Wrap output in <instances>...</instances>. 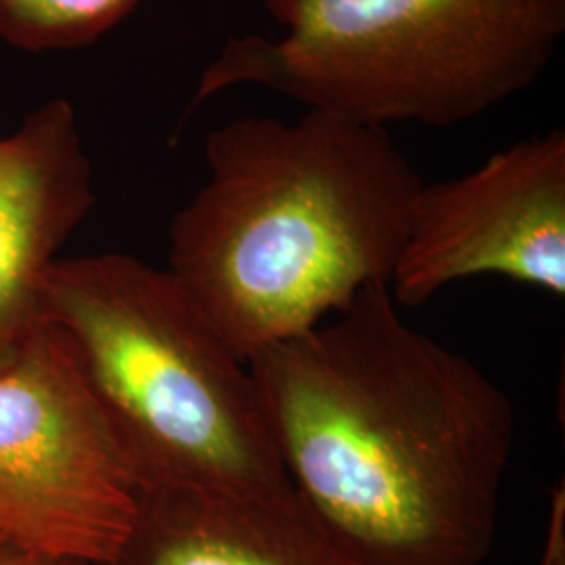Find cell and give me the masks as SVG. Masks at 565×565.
I'll return each mask as SVG.
<instances>
[{
    "label": "cell",
    "instance_id": "cell-4",
    "mask_svg": "<svg viewBox=\"0 0 565 565\" xmlns=\"http://www.w3.org/2000/svg\"><path fill=\"white\" fill-rule=\"evenodd\" d=\"M44 300L141 488L294 492L249 364L168 268L121 252L60 258Z\"/></svg>",
    "mask_w": 565,
    "mask_h": 565
},
{
    "label": "cell",
    "instance_id": "cell-11",
    "mask_svg": "<svg viewBox=\"0 0 565 565\" xmlns=\"http://www.w3.org/2000/svg\"><path fill=\"white\" fill-rule=\"evenodd\" d=\"M0 565H82L74 562H63L36 555L30 551H23L20 546L11 545L7 541H0Z\"/></svg>",
    "mask_w": 565,
    "mask_h": 565
},
{
    "label": "cell",
    "instance_id": "cell-3",
    "mask_svg": "<svg viewBox=\"0 0 565 565\" xmlns=\"http://www.w3.org/2000/svg\"><path fill=\"white\" fill-rule=\"evenodd\" d=\"M279 32L224 42L186 114L258 86L387 128L455 126L524 93L565 36V0H264Z\"/></svg>",
    "mask_w": 565,
    "mask_h": 565
},
{
    "label": "cell",
    "instance_id": "cell-5",
    "mask_svg": "<svg viewBox=\"0 0 565 565\" xmlns=\"http://www.w3.org/2000/svg\"><path fill=\"white\" fill-rule=\"evenodd\" d=\"M141 484L81 363L46 324L0 373V541L82 565H109Z\"/></svg>",
    "mask_w": 565,
    "mask_h": 565
},
{
    "label": "cell",
    "instance_id": "cell-1",
    "mask_svg": "<svg viewBox=\"0 0 565 565\" xmlns=\"http://www.w3.org/2000/svg\"><path fill=\"white\" fill-rule=\"evenodd\" d=\"M247 364L291 488L343 564H484L513 404L406 323L387 285Z\"/></svg>",
    "mask_w": 565,
    "mask_h": 565
},
{
    "label": "cell",
    "instance_id": "cell-7",
    "mask_svg": "<svg viewBox=\"0 0 565 565\" xmlns=\"http://www.w3.org/2000/svg\"><path fill=\"white\" fill-rule=\"evenodd\" d=\"M93 205V163L72 103H44L0 137V373L49 324L46 279Z\"/></svg>",
    "mask_w": 565,
    "mask_h": 565
},
{
    "label": "cell",
    "instance_id": "cell-10",
    "mask_svg": "<svg viewBox=\"0 0 565 565\" xmlns=\"http://www.w3.org/2000/svg\"><path fill=\"white\" fill-rule=\"evenodd\" d=\"M541 565H565V490L564 484L553 490L551 515L546 530L545 551Z\"/></svg>",
    "mask_w": 565,
    "mask_h": 565
},
{
    "label": "cell",
    "instance_id": "cell-9",
    "mask_svg": "<svg viewBox=\"0 0 565 565\" xmlns=\"http://www.w3.org/2000/svg\"><path fill=\"white\" fill-rule=\"evenodd\" d=\"M145 0H0V41L28 53L74 51L111 32Z\"/></svg>",
    "mask_w": 565,
    "mask_h": 565
},
{
    "label": "cell",
    "instance_id": "cell-8",
    "mask_svg": "<svg viewBox=\"0 0 565 565\" xmlns=\"http://www.w3.org/2000/svg\"><path fill=\"white\" fill-rule=\"evenodd\" d=\"M109 565H345L296 492L277 497L141 488Z\"/></svg>",
    "mask_w": 565,
    "mask_h": 565
},
{
    "label": "cell",
    "instance_id": "cell-2",
    "mask_svg": "<svg viewBox=\"0 0 565 565\" xmlns=\"http://www.w3.org/2000/svg\"><path fill=\"white\" fill-rule=\"evenodd\" d=\"M205 162L166 268L243 361L390 285L424 181L387 128L243 116L207 135Z\"/></svg>",
    "mask_w": 565,
    "mask_h": 565
},
{
    "label": "cell",
    "instance_id": "cell-6",
    "mask_svg": "<svg viewBox=\"0 0 565 565\" xmlns=\"http://www.w3.org/2000/svg\"><path fill=\"white\" fill-rule=\"evenodd\" d=\"M471 277L564 298V128L494 151L461 177L422 184L387 285L394 302L419 308Z\"/></svg>",
    "mask_w": 565,
    "mask_h": 565
}]
</instances>
